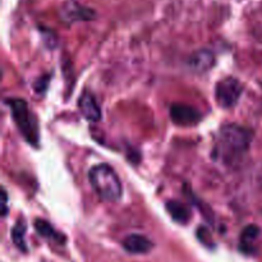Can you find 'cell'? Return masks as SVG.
Instances as JSON below:
<instances>
[{
	"mask_svg": "<svg viewBox=\"0 0 262 262\" xmlns=\"http://www.w3.org/2000/svg\"><path fill=\"white\" fill-rule=\"evenodd\" d=\"M260 234V229L255 225H250L246 228L242 233V246H246V251H248V247H251V243L255 242L256 238Z\"/></svg>",
	"mask_w": 262,
	"mask_h": 262,
	"instance_id": "cell-12",
	"label": "cell"
},
{
	"mask_svg": "<svg viewBox=\"0 0 262 262\" xmlns=\"http://www.w3.org/2000/svg\"><path fill=\"white\" fill-rule=\"evenodd\" d=\"M170 118L176 124L182 127H191L201 120V113L193 106L186 104H174L170 107Z\"/></svg>",
	"mask_w": 262,
	"mask_h": 262,
	"instance_id": "cell-5",
	"label": "cell"
},
{
	"mask_svg": "<svg viewBox=\"0 0 262 262\" xmlns=\"http://www.w3.org/2000/svg\"><path fill=\"white\" fill-rule=\"evenodd\" d=\"M89 179L94 191L102 201L114 202L122 197V183L112 166L106 164L92 166L90 169Z\"/></svg>",
	"mask_w": 262,
	"mask_h": 262,
	"instance_id": "cell-2",
	"label": "cell"
},
{
	"mask_svg": "<svg viewBox=\"0 0 262 262\" xmlns=\"http://www.w3.org/2000/svg\"><path fill=\"white\" fill-rule=\"evenodd\" d=\"M3 215H7V192L3 189Z\"/></svg>",
	"mask_w": 262,
	"mask_h": 262,
	"instance_id": "cell-13",
	"label": "cell"
},
{
	"mask_svg": "<svg viewBox=\"0 0 262 262\" xmlns=\"http://www.w3.org/2000/svg\"><path fill=\"white\" fill-rule=\"evenodd\" d=\"M81 114L90 122H99L101 119V109L96 97L90 91H84L78 100Z\"/></svg>",
	"mask_w": 262,
	"mask_h": 262,
	"instance_id": "cell-6",
	"label": "cell"
},
{
	"mask_svg": "<svg viewBox=\"0 0 262 262\" xmlns=\"http://www.w3.org/2000/svg\"><path fill=\"white\" fill-rule=\"evenodd\" d=\"M7 105L12 110V117L19 132L30 145L37 146L40 141L38 123L32 110H30L27 102L22 99H8Z\"/></svg>",
	"mask_w": 262,
	"mask_h": 262,
	"instance_id": "cell-3",
	"label": "cell"
},
{
	"mask_svg": "<svg viewBox=\"0 0 262 262\" xmlns=\"http://www.w3.org/2000/svg\"><path fill=\"white\" fill-rule=\"evenodd\" d=\"M35 229L37 230V233L42 237L49 238V239L58 241V242H61V235L49 224L46 220L42 219H36L35 222Z\"/></svg>",
	"mask_w": 262,
	"mask_h": 262,
	"instance_id": "cell-10",
	"label": "cell"
},
{
	"mask_svg": "<svg viewBox=\"0 0 262 262\" xmlns=\"http://www.w3.org/2000/svg\"><path fill=\"white\" fill-rule=\"evenodd\" d=\"M215 63V58L210 51L201 50L199 53L193 54L189 59V66L197 72H206L211 68Z\"/></svg>",
	"mask_w": 262,
	"mask_h": 262,
	"instance_id": "cell-9",
	"label": "cell"
},
{
	"mask_svg": "<svg viewBox=\"0 0 262 262\" xmlns=\"http://www.w3.org/2000/svg\"><path fill=\"white\" fill-rule=\"evenodd\" d=\"M25 234H26V224L23 222H18L15 227L12 229V238L14 245L19 248L20 251L26 252L27 247H26L25 242Z\"/></svg>",
	"mask_w": 262,
	"mask_h": 262,
	"instance_id": "cell-11",
	"label": "cell"
},
{
	"mask_svg": "<svg viewBox=\"0 0 262 262\" xmlns=\"http://www.w3.org/2000/svg\"><path fill=\"white\" fill-rule=\"evenodd\" d=\"M166 210L170 214V216L179 224H187L191 219V210L181 201H168Z\"/></svg>",
	"mask_w": 262,
	"mask_h": 262,
	"instance_id": "cell-8",
	"label": "cell"
},
{
	"mask_svg": "<svg viewBox=\"0 0 262 262\" xmlns=\"http://www.w3.org/2000/svg\"><path fill=\"white\" fill-rule=\"evenodd\" d=\"M252 141V133L237 124H228L222 128L217 138L216 152L225 160L241 156L248 150Z\"/></svg>",
	"mask_w": 262,
	"mask_h": 262,
	"instance_id": "cell-1",
	"label": "cell"
},
{
	"mask_svg": "<svg viewBox=\"0 0 262 262\" xmlns=\"http://www.w3.org/2000/svg\"><path fill=\"white\" fill-rule=\"evenodd\" d=\"M243 87L237 78L227 77L215 87V97L222 107H232L237 104L242 95Z\"/></svg>",
	"mask_w": 262,
	"mask_h": 262,
	"instance_id": "cell-4",
	"label": "cell"
},
{
	"mask_svg": "<svg viewBox=\"0 0 262 262\" xmlns=\"http://www.w3.org/2000/svg\"><path fill=\"white\" fill-rule=\"evenodd\" d=\"M123 247L127 252L133 253V255H145L152 250L154 243L145 235L130 234L124 238Z\"/></svg>",
	"mask_w": 262,
	"mask_h": 262,
	"instance_id": "cell-7",
	"label": "cell"
}]
</instances>
